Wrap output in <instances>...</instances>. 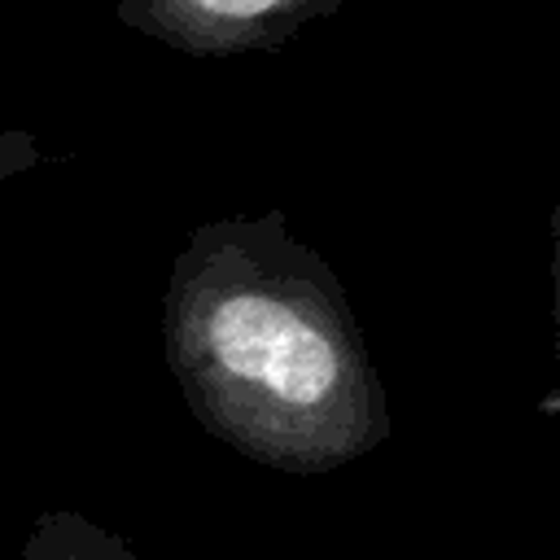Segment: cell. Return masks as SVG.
I'll use <instances>...</instances> for the list:
<instances>
[{
	"label": "cell",
	"mask_w": 560,
	"mask_h": 560,
	"mask_svg": "<svg viewBox=\"0 0 560 560\" xmlns=\"http://www.w3.org/2000/svg\"><path fill=\"white\" fill-rule=\"evenodd\" d=\"M127 31L184 57H241L289 44L346 0H101Z\"/></svg>",
	"instance_id": "2"
},
{
	"label": "cell",
	"mask_w": 560,
	"mask_h": 560,
	"mask_svg": "<svg viewBox=\"0 0 560 560\" xmlns=\"http://www.w3.org/2000/svg\"><path fill=\"white\" fill-rule=\"evenodd\" d=\"M18 560H140V551L79 508H48L35 516Z\"/></svg>",
	"instance_id": "3"
},
{
	"label": "cell",
	"mask_w": 560,
	"mask_h": 560,
	"mask_svg": "<svg viewBox=\"0 0 560 560\" xmlns=\"http://www.w3.org/2000/svg\"><path fill=\"white\" fill-rule=\"evenodd\" d=\"M44 162H52V158H48V149H44L31 131H22V127H0V184H4V179H18V175H26V171H35V166H44Z\"/></svg>",
	"instance_id": "4"
},
{
	"label": "cell",
	"mask_w": 560,
	"mask_h": 560,
	"mask_svg": "<svg viewBox=\"0 0 560 560\" xmlns=\"http://www.w3.org/2000/svg\"><path fill=\"white\" fill-rule=\"evenodd\" d=\"M162 354L197 424L271 472H337L394 433L350 293L284 210L188 232L162 293Z\"/></svg>",
	"instance_id": "1"
}]
</instances>
